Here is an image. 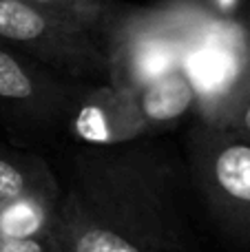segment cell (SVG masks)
I'll use <instances>...</instances> for the list:
<instances>
[{"label": "cell", "instance_id": "obj_11", "mask_svg": "<svg viewBox=\"0 0 250 252\" xmlns=\"http://www.w3.org/2000/svg\"><path fill=\"white\" fill-rule=\"evenodd\" d=\"M0 252H62L53 235H13L0 230Z\"/></svg>", "mask_w": 250, "mask_h": 252}, {"label": "cell", "instance_id": "obj_1", "mask_svg": "<svg viewBox=\"0 0 250 252\" xmlns=\"http://www.w3.org/2000/svg\"><path fill=\"white\" fill-rule=\"evenodd\" d=\"M184 155L159 137L80 146L62 179V252H213Z\"/></svg>", "mask_w": 250, "mask_h": 252}, {"label": "cell", "instance_id": "obj_3", "mask_svg": "<svg viewBox=\"0 0 250 252\" xmlns=\"http://www.w3.org/2000/svg\"><path fill=\"white\" fill-rule=\"evenodd\" d=\"M184 161L208 221L235 248H250V139L193 120Z\"/></svg>", "mask_w": 250, "mask_h": 252}, {"label": "cell", "instance_id": "obj_12", "mask_svg": "<svg viewBox=\"0 0 250 252\" xmlns=\"http://www.w3.org/2000/svg\"><path fill=\"white\" fill-rule=\"evenodd\" d=\"M202 4L217 20H235L246 13L248 0H202Z\"/></svg>", "mask_w": 250, "mask_h": 252}, {"label": "cell", "instance_id": "obj_13", "mask_svg": "<svg viewBox=\"0 0 250 252\" xmlns=\"http://www.w3.org/2000/svg\"><path fill=\"white\" fill-rule=\"evenodd\" d=\"M221 126H226V128L235 130V133L250 139V91L239 100V104L235 106L233 113L226 118V122Z\"/></svg>", "mask_w": 250, "mask_h": 252}, {"label": "cell", "instance_id": "obj_7", "mask_svg": "<svg viewBox=\"0 0 250 252\" xmlns=\"http://www.w3.org/2000/svg\"><path fill=\"white\" fill-rule=\"evenodd\" d=\"M66 135L80 146H122L153 137L137 109L135 89L84 84L69 111Z\"/></svg>", "mask_w": 250, "mask_h": 252}, {"label": "cell", "instance_id": "obj_8", "mask_svg": "<svg viewBox=\"0 0 250 252\" xmlns=\"http://www.w3.org/2000/svg\"><path fill=\"white\" fill-rule=\"evenodd\" d=\"M62 179L47 159L0 144V208L20 201H60Z\"/></svg>", "mask_w": 250, "mask_h": 252}, {"label": "cell", "instance_id": "obj_5", "mask_svg": "<svg viewBox=\"0 0 250 252\" xmlns=\"http://www.w3.org/2000/svg\"><path fill=\"white\" fill-rule=\"evenodd\" d=\"M0 42L78 84L106 82V60L87 31L29 0H0Z\"/></svg>", "mask_w": 250, "mask_h": 252}, {"label": "cell", "instance_id": "obj_4", "mask_svg": "<svg viewBox=\"0 0 250 252\" xmlns=\"http://www.w3.org/2000/svg\"><path fill=\"white\" fill-rule=\"evenodd\" d=\"M180 69L197 100L193 120L221 126L250 91V18L211 20L186 49Z\"/></svg>", "mask_w": 250, "mask_h": 252}, {"label": "cell", "instance_id": "obj_9", "mask_svg": "<svg viewBox=\"0 0 250 252\" xmlns=\"http://www.w3.org/2000/svg\"><path fill=\"white\" fill-rule=\"evenodd\" d=\"M135 100L153 137H162L166 130L180 126L188 115L195 118L197 109L195 91L182 69H171L137 87Z\"/></svg>", "mask_w": 250, "mask_h": 252}, {"label": "cell", "instance_id": "obj_14", "mask_svg": "<svg viewBox=\"0 0 250 252\" xmlns=\"http://www.w3.org/2000/svg\"><path fill=\"white\" fill-rule=\"evenodd\" d=\"M246 13H248V16H250V0H248V7H246Z\"/></svg>", "mask_w": 250, "mask_h": 252}, {"label": "cell", "instance_id": "obj_10", "mask_svg": "<svg viewBox=\"0 0 250 252\" xmlns=\"http://www.w3.org/2000/svg\"><path fill=\"white\" fill-rule=\"evenodd\" d=\"M29 2L93 35L109 0H29Z\"/></svg>", "mask_w": 250, "mask_h": 252}, {"label": "cell", "instance_id": "obj_15", "mask_svg": "<svg viewBox=\"0 0 250 252\" xmlns=\"http://www.w3.org/2000/svg\"><path fill=\"white\" fill-rule=\"evenodd\" d=\"M246 16H248V13H246ZM248 18H250V16H248Z\"/></svg>", "mask_w": 250, "mask_h": 252}, {"label": "cell", "instance_id": "obj_6", "mask_svg": "<svg viewBox=\"0 0 250 252\" xmlns=\"http://www.w3.org/2000/svg\"><path fill=\"white\" fill-rule=\"evenodd\" d=\"M82 87L0 42V124L11 133L44 137L64 130Z\"/></svg>", "mask_w": 250, "mask_h": 252}, {"label": "cell", "instance_id": "obj_2", "mask_svg": "<svg viewBox=\"0 0 250 252\" xmlns=\"http://www.w3.org/2000/svg\"><path fill=\"white\" fill-rule=\"evenodd\" d=\"M211 16L202 0H162L131 4L109 0L91 38L106 60V82L137 89L171 69L182 58Z\"/></svg>", "mask_w": 250, "mask_h": 252}]
</instances>
